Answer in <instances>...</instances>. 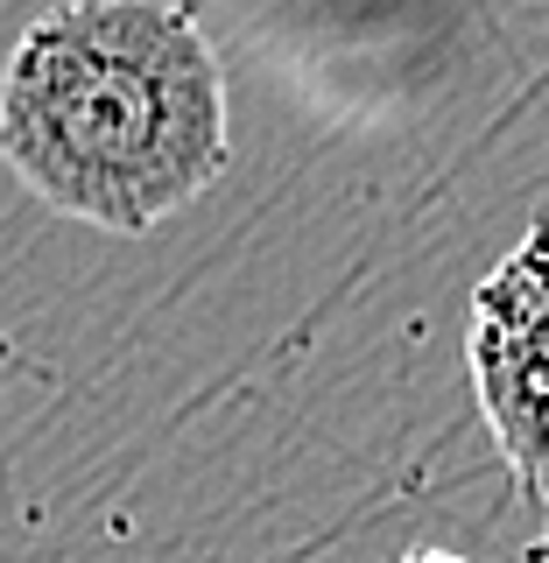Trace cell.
I'll use <instances>...</instances> for the list:
<instances>
[{
    "mask_svg": "<svg viewBox=\"0 0 549 563\" xmlns=\"http://www.w3.org/2000/svg\"><path fill=\"white\" fill-rule=\"evenodd\" d=\"M472 339L515 352L549 380V219L521 233V246L472 289Z\"/></svg>",
    "mask_w": 549,
    "mask_h": 563,
    "instance_id": "3",
    "label": "cell"
},
{
    "mask_svg": "<svg viewBox=\"0 0 549 563\" xmlns=\"http://www.w3.org/2000/svg\"><path fill=\"white\" fill-rule=\"evenodd\" d=\"M0 163L50 211L141 240L233 163L226 70L184 0H57L0 70Z\"/></svg>",
    "mask_w": 549,
    "mask_h": 563,
    "instance_id": "1",
    "label": "cell"
},
{
    "mask_svg": "<svg viewBox=\"0 0 549 563\" xmlns=\"http://www.w3.org/2000/svg\"><path fill=\"white\" fill-rule=\"evenodd\" d=\"M465 366H472V395H480V416L507 457V472H515V486L536 507H549V380L486 339H465Z\"/></svg>",
    "mask_w": 549,
    "mask_h": 563,
    "instance_id": "2",
    "label": "cell"
},
{
    "mask_svg": "<svg viewBox=\"0 0 549 563\" xmlns=\"http://www.w3.org/2000/svg\"><path fill=\"white\" fill-rule=\"evenodd\" d=\"M395 563H465V556H451V550H409V556H395Z\"/></svg>",
    "mask_w": 549,
    "mask_h": 563,
    "instance_id": "4",
    "label": "cell"
}]
</instances>
